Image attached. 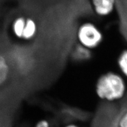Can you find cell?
Here are the masks:
<instances>
[{
  "instance_id": "obj_8",
  "label": "cell",
  "mask_w": 127,
  "mask_h": 127,
  "mask_svg": "<svg viewBox=\"0 0 127 127\" xmlns=\"http://www.w3.org/2000/svg\"><path fill=\"white\" fill-rule=\"evenodd\" d=\"M117 64L119 69L127 77V50L122 51L117 59Z\"/></svg>"
},
{
  "instance_id": "obj_1",
  "label": "cell",
  "mask_w": 127,
  "mask_h": 127,
  "mask_svg": "<svg viewBox=\"0 0 127 127\" xmlns=\"http://www.w3.org/2000/svg\"><path fill=\"white\" fill-rule=\"evenodd\" d=\"M126 90L124 78L114 71H108L101 75L95 85V92L97 97L109 102L121 100L125 96Z\"/></svg>"
},
{
  "instance_id": "obj_5",
  "label": "cell",
  "mask_w": 127,
  "mask_h": 127,
  "mask_svg": "<svg viewBox=\"0 0 127 127\" xmlns=\"http://www.w3.org/2000/svg\"><path fill=\"white\" fill-rule=\"evenodd\" d=\"M38 30V25L35 20L30 17H27L22 39L26 41L31 40L36 36Z\"/></svg>"
},
{
  "instance_id": "obj_7",
  "label": "cell",
  "mask_w": 127,
  "mask_h": 127,
  "mask_svg": "<svg viewBox=\"0 0 127 127\" xmlns=\"http://www.w3.org/2000/svg\"><path fill=\"white\" fill-rule=\"evenodd\" d=\"M9 73V66L5 58L0 55V85L6 82Z\"/></svg>"
},
{
  "instance_id": "obj_3",
  "label": "cell",
  "mask_w": 127,
  "mask_h": 127,
  "mask_svg": "<svg viewBox=\"0 0 127 127\" xmlns=\"http://www.w3.org/2000/svg\"><path fill=\"white\" fill-rule=\"evenodd\" d=\"M94 13L98 17L106 18L116 10L117 0H90Z\"/></svg>"
},
{
  "instance_id": "obj_11",
  "label": "cell",
  "mask_w": 127,
  "mask_h": 127,
  "mask_svg": "<svg viewBox=\"0 0 127 127\" xmlns=\"http://www.w3.org/2000/svg\"><path fill=\"white\" fill-rule=\"evenodd\" d=\"M64 127H82L79 125L75 124V123H69V124H66Z\"/></svg>"
},
{
  "instance_id": "obj_2",
  "label": "cell",
  "mask_w": 127,
  "mask_h": 127,
  "mask_svg": "<svg viewBox=\"0 0 127 127\" xmlns=\"http://www.w3.org/2000/svg\"><path fill=\"white\" fill-rule=\"evenodd\" d=\"M76 38L78 43L93 50L101 46L104 40V34L96 24L88 21L79 26Z\"/></svg>"
},
{
  "instance_id": "obj_10",
  "label": "cell",
  "mask_w": 127,
  "mask_h": 127,
  "mask_svg": "<svg viewBox=\"0 0 127 127\" xmlns=\"http://www.w3.org/2000/svg\"><path fill=\"white\" fill-rule=\"evenodd\" d=\"M34 127H51V125L47 119H42L36 122Z\"/></svg>"
},
{
  "instance_id": "obj_6",
  "label": "cell",
  "mask_w": 127,
  "mask_h": 127,
  "mask_svg": "<svg viewBox=\"0 0 127 127\" xmlns=\"http://www.w3.org/2000/svg\"><path fill=\"white\" fill-rule=\"evenodd\" d=\"M27 17L21 15L16 18L13 22L12 29L14 35L19 39H21L25 29Z\"/></svg>"
},
{
  "instance_id": "obj_9",
  "label": "cell",
  "mask_w": 127,
  "mask_h": 127,
  "mask_svg": "<svg viewBox=\"0 0 127 127\" xmlns=\"http://www.w3.org/2000/svg\"><path fill=\"white\" fill-rule=\"evenodd\" d=\"M118 127H127V111L123 113L118 122Z\"/></svg>"
},
{
  "instance_id": "obj_4",
  "label": "cell",
  "mask_w": 127,
  "mask_h": 127,
  "mask_svg": "<svg viewBox=\"0 0 127 127\" xmlns=\"http://www.w3.org/2000/svg\"><path fill=\"white\" fill-rule=\"evenodd\" d=\"M93 51L79 43L75 46L71 52L72 60L77 63H85L90 62L93 58Z\"/></svg>"
}]
</instances>
